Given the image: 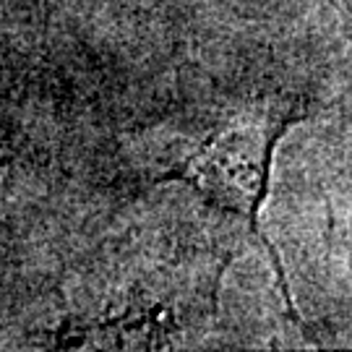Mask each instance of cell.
I'll list each match as a JSON object with an SVG mask.
<instances>
[{"label": "cell", "mask_w": 352, "mask_h": 352, "mask_svg": "<svg viewBox=\"0 0 352 352\" xmlns=\"http://www.w3.org/2000/svg\"><path fill=\"white\" fill-rule=\"evenodd\" d=\"M300 118H289L287 123H282L279 126V131L272 136V141H269V146H266V157H264V175H261V190H258V196L253 199V209H251V230L256 238L264 240L266 251H269V256H272V264H274V272H277L279 277V287H282V295H285V302H287V314L289 318L295 321V324H300V316L295 314V308H292V295H289V287H287V279H285V269H282V261H279V256L274 253V248H272V243L261 235V230H258V206H261V201H264V193H266V186H269V164H272V154H274V146H277V141L282 139V133L287 131L292 123H298Z\"/></svg>", "instance_id": "6da1fadb"}]
</instances>
